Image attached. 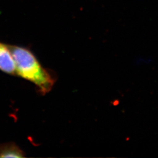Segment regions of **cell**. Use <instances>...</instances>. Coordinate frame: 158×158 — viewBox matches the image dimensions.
Segmentation results:
<instances>
[{
    "mask_svg": "<svg viewBox=\"0 0 158 158\" xmlns=\"http://www.w3.org/2000/svg\"><path fill=\"white\" fill-rule=\"evenodd\" d=\"M0 70L11 75H17L15 63L8 45L0 42Z\"/></svg>",
    "mask_w": 158,
    "mask_h": 158,
    "instance_id": "2",
    "label": "cell"
},
{
    "mask_svg": "<svg viewBox=\"0 0 158 158\" xmlns=\"http://www.w3.org/2000/svg\"><path fill=\"white\" fill-rule=\"evenodd\" d=\"M25 153L14 142L0 145V158H23Z\"/></svg>",
    "mask_w": 158,
    "mask_h": 158,
    "instance_id": "3",
    "label": "cell"
},
{
    "mask_svg": "<svg viewBox=\"0 0 158 158\" xmlns=\"http://www.w3.org/2000/svg\"><path fill=\"white\" fill-rule=\"evenodd\" d=\"M8 45L15 63L17 75L36 85L42 94L49 93L56 81V74L44 68L28 48Z\"/></svg>",
    "mask_w": 158,
    "mask_h": 158,
    "instance_id": "1",
    "label": "cell"
}]
</instances>
